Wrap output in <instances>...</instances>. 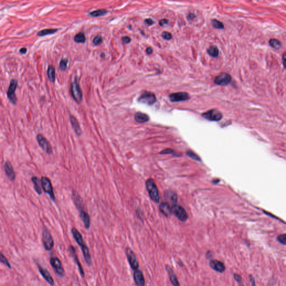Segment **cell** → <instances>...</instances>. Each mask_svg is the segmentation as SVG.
<instances>
[{
    "instance_id": "cell-8",
    "label": "cell",
    "mask_w": 286,
    "mask_h": 286,
    "mask_svg": "<svg viewBox=\"0 0 286 286\" xmlns=\"http://www.w3.org/2000/svg\"><path fill=\"white\" fill-rule=\"evenodd\" d=\"M202 116L209 121H218L223 118V114L217 110L212 109L202 113Z\"/></svg>"
},
{
    "instance_id": "cell-17",
    "label": "cell",
    "mask_w": 286,
    "mask_h": 286,
    "mask_svg": "<svg viewBox=\"0 0 286 286\" xmlns=\"http://www.w3.org/2000/svg\"><path fill=\"white\" fill-rule=\"evenodd\" d=\"M209 265L213 270L219 273H223L226 269L224 263L217 260H211L209 263Z\"/></svg>"
},
{
    "instance_id": "cell-15",
    "label": "cell",
    "mask_w": 286,
    "mask_h": 286,
    "mask_svg": "<svg viewBox=\"0 0 286 286\" xmlns=\"http://www.w3.org/2000/svg\"><path fill=\"white\" fill-rule=\"evenodd\" d=\"M133 278L137 286H145V281L144 274L141 270L139 269L134 271Z\"/></svg>"
},
{
    "instance_id": "cell-28",
    "label": "cell",
    "mask_w": 286,
    "mask_h": 286,
    "mask_svg": "<svg viewBox=\"0 0 286 286\" xmlns=\"http://www.w3.org/2000/svg\"><path fill=\"white\" fill-rule=\"evenodd\" d=\"M47 75L48 76V78L51 82H54L55 80V68L49 65L47 71Z\"/></svg>"
},
{
    "instance_id": "cell-27",
    "label": "cell",
    "mask_w": 286,
    "mask_h": 286,
    "mask_svg": "<svg viewBox=\"0 0 286 286\" xmlns=\"http://www.w3.org/2000/svg\"><path fill=\"white\" fill-rule=\"evenodd\" d=\"M58 31L57 29H46L39 31L37 33L38 37H44L48 35H51L55 33Z\"/></svg>"
},
{
    "instance_id": "cell-41",
    "label": "cell",
    "mask_w": 286,
    "mask_h": 286,
    "mask_svg": "<svg viewBox=\"0 0 286 286\" xmlns=\"http://www.w3.org/2000/svg\"><path fill=\"white\" fill-rule=\"evenodd\" d=\"M249 280H250V282L251 283V286H256V285H255V279L254 278V277L250 274L249 275Z\"/></svg>"
},
{
    "instance_id": "cell-37",
    "label": "cell",
    "mask_w": 286,
    "mask_h": 286,
    "mask_svg": "<svg viewBox=\"0 0 286 286\" xmlns=\"http://www.w3.org/2000/svg\"><path fill=\"white\" fill-rule=\"evenodd\" d=\"M67 64H68V60L67 59H61L60 63H59V67H60L62 71H64L66 69Z\"/></svg>"
},
{
    "instance_id": "cell-43",
    "label": "cell",
    "mask_w": 286,
    "mask_h": 286,
    "mask_svg": "<svg viewBox=\"0 0 286 286\" xmlns=\"http://www.w3.org/2000/svg\"><path fill=\"white\" fill-rule=\"evenodd\" d=\"M174 153V151L172 150L167 149L163 150L160 153L162 154H171V153Z\"/></svg>"
},
{
    "instance_id": "cell-21",
    "label": "cell",
    "mask_w": 286,
    "mask_h": 286,
    "mask_svg": "<svg viewBox=\"0 0 286 286\" xmlns=\"http://www.w3.org/2000/svg\"><path fill=\"white\" fill-rule=\"evenodd\" d=\"M31 180L34 185L35 192L37 193L38 195H40L42 193V188H41V184L40 179L37 176H33L31 177Z\"/></svg>"
},
{
    "instance_id": "cell-13",
    "label": "cell",
    "mask_w": 286,
    "mask_h": 286,
    "mask_svg": "<svg viewBox=\"0 0 286 286\" xmlns=\"http://www.w3.org/2000/svg\"><path fill=\"white\" fill-rule=\"evenodd\" d=\"M170 100L173 102H177L180 101H185L189 99L188 93L185 92H179L173 93L169 95Z\"/></svg>"
},
{
    "instance_id": "cell-26",
    "label": "cell",
    "mask_w": 286,
    "mask_h": 286,
    "mask_svg": "<svg viewBox=\"0 0 286 286\" xmlns=\"http://www.w3.org/2000/svg\"><path fill=\"white\" fill-rule=\"evenodd\" d=\"M80 217L86 229H88L90 227L91 222H90V217L88 214L84 211H81L80 212Z\"/></svg>"
},
{
    "instance_id": "cell-9",
    "label": "cell",
    "mask_w": 286,
    "mask_h": 286,
    "mask_svg": "<svg viewBox=\"0 0 286 286\" xmlns=\"http://www.w3.org/2000/svg\"><path fill=\"white\" fill-rule=\"evenodd\" d=\"M138 101L142 103L152 105L156 101V97L155 95L151 92H145L139 97Z\"/></svg>"
},
{
    "instance_id": "cell-11",
    "label": "cell",
    "mask_w": 286,
    "mask_h": 286,
    "mask_svg": "<svg viewBox=\"0 0 286 286\" xmlns=\"http://www.w3.org/2000/svg\"><path fill=\"white\" fill-rule=\"evenodd\" d=\"M17 87V81L16 79H13L10 83L9 87L7 92V97L12 102L13 104H16L17 102V98L15 95V91Z\"/></svg>"
},
{
    "instance_id": "cell-40",
    "label": "cell",
    "mask_w": 286,
    "mask_h": 286,
    "mask_svg": "<svg viewBox=\"0 0 286 286\" xmlns=\"http://www.w3.org/2000/svg\"><path fill=\"white\" fill-rule=\"evenodd\" d=\"M234 279L238 283H240L242 281V278H241V276L239 274L237 273L234 274Z\"/></svg>"
},
{
    "instance_id": "cell-42",
    "label": "cell",
    "mask_w": 286,
    "mask_h": 286,
    "mask_svg": "<svg viewBox=\"0 0 286 286\" xmlns=\"http://www.w3.org/2000/svg\"><path fill=\"white\" fill-rule=\"evenodd\" d=\"M122 41L124 44H129L131 41V39L129 37H122Z\"/></svg>"
},
{
    "instance_id": "cell-39",
    "label": "cell",
    "mask_w": 286,
    "mask_h": 286,
    "mask_svg": "<svg viewBox=\"0 0 286 286\" xmlns=\"http://www.w3.org/2000/svg\"><path fill=\"white\" fill-rule=\"evenodd\" d=\"M102 41V37H101V36H97L96 37H95L93 39V43L95 45H98L100 44Z\"/></svg>"
},
{
    "instance_id": "cell-16",
    "label": "cell",
    "mask_w": 286,
    "mask_h": 286,
    "mask_svg": "<svg viewBox=\"0 0 286 286\" xmlns=\"http://www.w3.org/2000/svg\"><path fill=\"white\" fill-rule=\"evenodd\" d=\"M4 169L8 178L12 182L14 181L16 178V174L13 165L10 162H6L5 163Z\"/></svg>"
},
{
    "instance_id": "cell-19",
    "label": "cell",
    "mask_w": 286,
    "mask_h": 286,
    "mask_svg": "<svg viewBox=\"0 0 286 286\" xmlns=\"http://www.w3.org/2000/svg\"><path fill=\"white\" fill-rule=\"evenodd\" d=\"M165 269L168 273L170 281L171 282V283L173 285V286H181L179 282H178V280L177 279V277L174 273L173 269L168 265H165Z\"/></svg>"
},
{
    "instance_id": "cell-34",
    "label": "cell",
    "mask_w": 286,
    "mask_h": 286,
    "mask_svg": "<svg viewBox=\"0 0 286 286\" xmlns=\"http://www.w3.org/2000/svg\"><path fill=\"white\" fill-rule=\"evenodd\" d=\"M0 262H1L3 264H5L9 268H11V266L10 265V262L9 261L8 259L6 258V257L1 252H0Z\"/></svg>"
},
{
    "instance_id": "cell-25",
    "label": "cell",
    "mask_w": 286,
    "mask_h": 286,
    "mask_svg": "<svg viewBox=\"0 0 286 286\" xmlns=\"http://www.w3.org/2000/svg\"><path fill=\"white\" fill-rule=\"evenodd\" d=\"M81 249H82V253L83 254V257H84L85 260L86 262V263L89 266L92 265V259H91V257L90 255L89 248L87 247V245H86L84 247H83L82 248H81Z\"/></svg>"
},
{
    "instance_id": "cell-22",
    "label": "cell",
    "mask_w": 286,
    "mask_h": 286,
    "mask_svg": "<svg viewBox=\"0 0 286 286\" xmlns=\"http://www.w3.org/2000/svg\"><path fill=\"white\" fill-rule=\"evenodd\" d=\"M135 120L137 123H144L149 120V117L147 114L141 112H137L134 116Z\"/></svg>"
},
{
    "instance_id": "cell-18",
    "label": "cell",
    "mask_w": 286,
    "mask_h": 286,
    "mask_svg": "<svg viewBox=\"0 0 286 286\" xmlns=\"http://www.w3.org/2000/svg\"><path fill=\"white\" fill-rule=\"evenodd\" d=\"M38 269L40 273L41 274V275L43 277V278L45 279V281L51 286H54V281L49 273V272L46 269H44L40 265H38Z\"/></svg>"
},
{
    "instance_id": "cell-35",
    "label": "cell",
    "mask_w": 286,
    "mask_h": 286,
    "mask_svg": "<svg viewBox=\"0 0 286 286\" xmlns=\"http://www.w3.org/2000/svg\"><path fill=\"white\" fill-rule=\"evenodd\" d=\"M187 155L190 157L191 158L193 159H195L196 161H201V159H200V158L199 157V156H198L196 154H195L194 152L191 151V150H188L186 152Z\"/></svg>"
},
{
    "instance_id": "cell-49",
    "label": "cell",
    "mask_w": 286,
    "mask_h": 286,
    "mask_svg": "<svg viewBox=\"0 0 286 286\" xmlns=\"http://www.w3.org/2000/svg\"><path fill=\"white\" fill-rule=\"evenodd\" d=\"M27 51V49L26 48H22L20 49V53L21 54H25Z\"/></svg>"
},
{
    "instance_id": "cell-31",
    "label": "cell",
    "mask_w": 286,
    "mask_h": 286,
    "mask_svg": "<svg viewBox=\"0 0 286 286\" xmlns=\"http://www.w3.org/2000/svg\"><path fill=\"white\" fill-rule=\"evenodd\" d=\"M107 13V11L105 10V9H101V10H97L96 11H94L93 12H91L89 13V15L93 17H99L101 16L105 15Z\"/></svg>"
},
{
    "instance_id": "cell-6",
    "label": "cell",
    "mask_w": 286,
    "mask_h": 286,
    "mask_svg": "<svg viewBox=\"0 0 286 286\" xmlns=\"http://www.w3.org/2000/svg\"><path fill=\"white\" fill-rule=\"evenodd\" d=\"M50 263L56 273L61 277L64 276L65 271L63 268L62 262L58 258L51 257L50 259Z\"/></svg>"
},
{
    "instance_id": "cell-23",
    "label": "cell",
    "mask_w": 286,
    "mask_h": 286,
    "mask_svg": "<svg viewBox=\"0 0 286 286\" xmlns=\"http://www.w3.org/2000/svg\"><path fill=\"white\" fill-rule=\"evenodd\" d=\"M70 120H71V124L72 125V127L74 129L75 133L78 135H81L82 134V130L80 127V126H79L78 120L73 116H70Z\"/></svg>"
},
{
    "instance_id": "cell-10",
    "label": "cell",
    "mask_w": 286,
    "mask_h": 286,
    "mask_svg": "<svg viewBox=\"0 0 286 286\" xmlns=\"http://www.w3.org/2000/svg\"><path fill=\"white\" fill-rule=\"evenodd\" d=\"M231 75L227 73H221L218 75H217L215 79L214 83L219 86H227L229 85L231 81Z\"/></svg>"
},
{
    "instance_id": "cell-38",
    "label": "cell",
    "mask_w": 286,
    "mask_h": 286,
    "mask_svg": "<svg viewBox=\"0 0 286 286\" xmlns=\"http://www.w3.org/2000/svg\"><path fill=\"white\" fill-rule=\"evenodd\" d=\"M162 37L164 39L167 40H171L172 38V34L170 33L167 32V31L163 32L162 33Z\"/></svg>"
},
{
    "instance_id": "cell-30",
    "label": "cell",
    "mask_w": 286,
    "mask_h": 286,
    "mask_svg": "<svg viewBox=\"0 0 286 286\" xmlns=\"http://www.w3.org/2000/svg\"><path fill=\"white\" fill-rule=\"evenodd\" d=\"M269 44L270 45L275 49H279L281 48L282 44L281 42L275 39H271L269 40Z\"/></svg>"
},
{
    "instance_id": "cell-47",
    "label": "cell",
    "mask_w": 286,
    "mask_h": 286,
    "mask_svg": "<svg viewBox=\"0 0 286 286\" xmlns=\"http://www.w3.org/2000/svg\"><path fill=\"white\" fill-rule=\"evenodd\" d=\"M168 23V20L167 19H162L159 21V25L164 26Z\"/></svg>"
},
{
    "instance_id": "cell-32",
    "label": "cell",
    "mask_w": 286,
    "mask_h": 286,
    "mask_svg": "<svg viewBox=\"0 0 286 286\" xmlns=\"http://www.w3.org/2000/svg\"><path fill=\"white\" fill-rule=\"evenodd\" d=\"M75 41L77 43H84L86 41V37L83 33H80L77 34L75 37Z\"/></svg>"
},
{
    "instance_id": "cell-46",
    "label": "cell",
    "mask_w": 286,
    "mask_h": 286,
    "mask_svg": "<svg viewBox=\"0 0 286 286\" xmlns=\"http://www.w3.org/2000/svg\"><path fill=\"white\" fill-rule=\"evenodd\" d=\"M145 23L148 25H151L154 24V21L151 19H147L145 20Z\"/></svg>"
},
{
    "instance_id": "cell-33",
    "label": "cell",
    "mask_w": 286,
    "mask_h": 286,
    "mask_svg": "<svg viewBox=\"0 0 286 286\" xmlns=\"http://www.w3.org/2000/svg\"><path fill=\"white\" fill-rule=\"evenodd\" d=\"M212 25V26L218 29H223L224 28V25L221 22L216 20V19H212L211 20Z\"/></svg>"
},
{
    "instance_id": "cell-20",
    "label": "cell",
    "mask_w": 286,
    "mask_h": 286,
    "mask_svg": "<svg viewBox=\"0 0 286 286\" xmlns=\"http://www.w3.org/2000/svg\"><path fill=\"white\" fill-rule=\"evenodd\" d=\"M72 234L73 235V236L74 237L75 240L76 241L77 243L79 245L81 248H82L83 247H84L85 245H86L85 241L83 240V237L82 236L81 234L78 231V230L77 229H75V227L72 228Z\"/></svg>"
},
{
    "instance_id": "cell-14",
    "label": "cell",
    "mask_w": 286,
    "mask_h": 286,
    "mask_svg": "<svg viewBox=\"0 0 286 286\" xmlns=\"http://www.w3.org/2000/svg\"><path fill=\"white\" fill-rule=\"evenodd\" d=\"M69 251L71 255L73 258L74 261H75V264H77V267L78 268V270H79V272L80 273V274L83 278L85 277V271L83 270V267H82V266L80 261H79L78 258V257H77V255L76 254V251H75V247L73 245H70L69 247Z\"/></svg>"
},
{
    "instance_id": "cell-1",
    "label": "cell",
    "mask_w": 286,
    "mask_h": 286,
    "mask_svg": "<svg viewBox=\"0 0 286 286\" xmlns=\"http://www.w3.org/2000/svg\"><path fill=\"white\" fill-rule=\"evenodd\" d=\"M145 184L150 199L155 203H159L160 201L159 194L158 188L154 180L153 179L149 178L147 180Z\"/></svg>"
},
{
    "instance_id": "cell-12",
    "label": "cell",
    "mask_w": 286,
    "mask_h": 286,
    "mask_svg": "<svg viewBox=\"0 0 286 286\" xmlns=\"http://www.w3.org/2000/svg\"><path fill=\"white\" fill-rule=\"evenodd\" d=\"M71 92L75 101L78 103H80L82 100V94L81 88L77 81H75L72 85Z\"/></svg>"
},
{
    "instance_id": "cell-29",
    "label": "cell",
    "mask_w": 286,
    "mask_h": 286,
    "mask_svg": "<svg viewBox=\"0 0 286 286\" xmlns=\"http://www.w3.org/2000/svg\"><path fill=\"white\" fill-rule=\"evenodd\" d=\"M207 53L210 55L214 58L218 57L219 54L218 48L215 46H211L210 47H209L207 49Z\"/></svg>"
},
{
    "instance_id": "cell-7",
    "label": "cell",
    "mask_w": 286,
    "mask_h": 286,
    "mask_svg": "<svg viewBox=\"0 0 286 286\" xmlns=\"http://www.w3.org/2000/svg\"><path fill=\"white\" fill-rule=\"evenodd\" d=\"M172 212L174 214V215L181 221H186L188 219V215L185 209L182 206L174 205L172 206Z\"/></svg>"
},
{
    "instance_id": "cell-50",
    "label": "cell",
    "mask_w": 286,
    "mask_h": 286,
    "mask_svg": "<svg viewBox=\"0 0 286 286\" xmlns=\"http://www.w3.org/2000/svg\"><path fill=\"white\" fill-rule=\"evenodd\" d=\"M177 263H178V265H179L180 267H183V263H182V261H178V262H177Z\"/></svg>"
},
{
    "instance_id": "cell-3",
    "label": "cell",
    "mask_w": 286,
    "mask_h": 286,
    "mask_svg": "<svg viewBox=\"0 0 286 286\" xmlns=\"http://www.w3.org/2000/svg\"><path fill=\"white\" fill-rule=\"evenodd\" d=\"M40 181L41 187L43 191L50 196L51 199L53 201H55V197L53 191V187L52 186L50 179L47 177H42Z\"/></svg>"
},
{
    "instance_id": "cell-48",
    "label": "cell",
    "mask_w": 286,
    "mask_h": 286,
    "mask_svg": "<svg viewBox=\"0 0 286 286\" xmlns=\"http://www.w3.org/2000/svg\"><path fill=\"white\" fill-rule=\"evenodd\" d=\"M153 49H152L151 48H148L147 49V50H146V52H147V53L148 54H151V53H153Z\"/></svg>"
},
{
    "instance_id": "cell-24",
    "label": "cell",
    "mask_w": 286,
    "mask_h": 286,
    "mask_svg": "<svg viewBox=\"0 0 286 286\" xmlns=\"http://www.w3.org/2000/svg\"><path fill=\"white\" fill-rule=\"evenodd\" d=\"M159 210L166 217H169L171 216L172 213V210L168 203L163 202L159 206Z\"/></svg>"
},
{
    "instance_id": "cell-45",
    "label": "cell",
    "mask_w": 286,
    "mask_h": 286,
    "mask_svg": "<svg viewBox=\"0 0 286 286\" xmlns=\"http://www.w3.org/2000/svg\"><path fill=\"white\" fill-rule=\"evenodd\" d=\"M170 200L173 202V203H175L177 201V196L175 194H172L170 196Z\"/></svg>"
},
{
    "instance_id": "cell-5",
    "label": "cell",
    "mask_w": 286,
    "mask_h": 286,
    "mask_svg": "<svg viewBox=\"0 0 286 286\" xmlns=\"http://www.w3.org/2000/svg\"><path fill=\"white\" fill-rule=\"evenodd\" d=\"M37 140L40 147L47 154H51L53 153L52 147L49 141L42 134H39L37 136Z\"/></svg>"
},
{
    "instance_id": "cell-2",
    "label": "cell",
    "mask_w": 286,
    "mask_h": 286,
    "mask_svg": "<svg viewBox=\"0 0 286 286\" xmlns=\"http://www.w3.org/2000/svg\"><path fill=\"white\" fill-rule=\"evenodd\" d=\"M42 240L44 248L47 251L51 250L54 245L53 238L48 230L44 227L42 233Z\"/></svg>"
},
{
    "instance_id": "cell-44",
    "label": "cell",
    "mask_w": 286,
    "mask_h": 286,
    "mask_svg": "<svg viewBox=\"0 0 286 286\" xmlns=\"http://www.w3.org/2000/svg\"><path fill=\"white\" fill-rule=\"evenodd\" d=\"M213 257V252L211 251H207L206 253V258L207 259H211Z\"/></svg>"
},
{
    "instance_id": "cell-4",
    "label": "cell",
    "mask_w": 286,
    "mask_h": 286,
    "mask_svg": "<svg viewBox=\"0 0 286 286\" xmlns=\"http://www.w3.org/2000/svg\"><path fill=\"white\" fill-rule=\"evenodd\" d=\"M126 255L131 268L133 271L138 269L139 268V264L137 259L136 255L133 250L129 247H127L126 248Z\"/></svg>"
},
{
    "instance_id": "cell-36",
    "label": "cell",
    "mask_w": 286,
    "mask_h": 286,
    "mask_svg": "<svg viewBox=\"0 0 286 286\" xmlns=\"http://www.w3.org/2000/svg\"><path fill=\"white\" fill-rule=\"evenodd\" d=\"M277 240L283 245H286V234H281L277 236Z\"/></svg>"
}]
</instances>
